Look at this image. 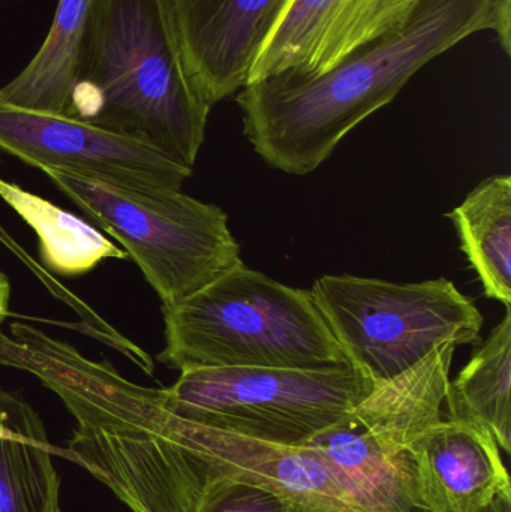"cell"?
Here are the masks:
<instances>
[{
    "instance_id": "7c38bea8",
    "label": "cell",
    "mask_w": 511,
    "mask_h": 512,
    "mask_svg": "<svg viewBox=\"0 0 511 512\" xmlns=\"http://www.w3.org/2000/svg\"><path fill=\"white\" fill-rule=\"evenodd\" d=\"M410 453L425 512H482L511 492L500 447L485 427L441 418L411 442Z\"/></svg>"
},
{
    "instance_id": "3957f363",
    "label": "cell",
    "mask_w": 511,
    "mask_h": 512,
    "mask_svg": "<svg viewBox=\"0 0 511 512\" xmlns=\"http://www.w3.org/2000/svg\"><path fill=\"white\" fill-rule=\"evenodd\" d=\"M170 369L350 366L311 289L284 285L243 262L213 282L162 307Z\"/></svg>"
},
{
    "instance_id": "9a60e30c",
    "label": "cell",
    "mask_w": 511,
    "mask_h": 512,
    "mask_svg": "<svg viewBox=\"0 0 511 512\" xmlns=\"http://www.w3.org/2000/svg\"><path fill=\"white\" fill-rule=\"evenodd\" d=\"M485 295L511 306V177L492 176L447 215Z\"/></svg>"
},
{
    "instance_id": "52a82bcc",
    "label": "cell",
    "mask_w": 511,
    "mask_h": 512,
    "mask_svg": "<svg viewBox=\"0 0 511 512\" xmlns=\"http://www.w3.org/2000/svg\"><path fill=\"white\" fill-rule=\"evenodd\" d=\"M377 387L354 367H198L162 388L177 417L281 447H305Z\"/></svg>"
},
{
    "instance_id": "44dd1931",
    "label": "cell",
    "mask_w": 511,
    "mask_h": 512,
    "mask_svg": "<svg viewBox=\"0 0 511 512\" xmlns=\"http://www.w3.org/2000/svg\"><path fill=\"white\" fill-rule=\"evenodd\" d=\"M0 240H2V242L5 243V245L11 249V251H14L15 254L20 251V246H17V243H15L14 240L9 239V237L6 236L5 231L2 230V227H0Z\"/></svg>"
},
{
    "instance_id": "8fae6325",
    "label": "cell",
    "mask_w": 511,
    "mask_h": 512,
    "mask_svg": "<svg viewBox=\"0 0 511 512\" xmlns=\"http://www.w3.org/2000/svg\"><path fill=\"white\" fill-rule=\"evenodd\" d=\"M189 78L213 107L248 86L291 0H167Z\"/></svg>"
},
{
    "instance_id": "277c9868",
    "label": "cell",
    "mask_w": 511,
    "mask_h": 512,
    "mask_svg": "<svg viewBox=\"0 0 511 512\" xmlns=\"http://www.w3.org/2000/svg\"><path fill=\"white\" fill-rule=\"evenodd\" d=\"M93 224L122 245L162 307L173 306L242 262L221 207L180 189H137L47 170Z\"/></svg>"
},
{
    "instance_id": "5bb4252c",
    "label": "cell",
    "mask_w": 511,
    "mask_h": 512,
    "mask_svg": "<svg viewBox=\"0 0 511 512\" xmlns=\"http://www.w3.org/2000/svg\"><path fill=\"white\" fill-rule=\"evenodd\" d=\"M93 0H59L50 32L29 65L0 96L29 110L68 116L80 74Z\"/></svg>"
},
{
    "instance_id": "ffe728a7",
    "label": "cell",
    "mask_w": 511,
    "mask_h": 512,
    "mask_svg": "<svg viewBox=\"0 0 511 512\" xmlns=\"http://www.w3.org/2000/svg\"><path fill=\"white\" fill-rule=\"evenodd\" d=\"M482 512H511V492L498 495Z\"/></svg>"
},
{
    "instance_id": "ac0fdd59",
    "label": "cell",
    "mask_w": 511,
    "mask_h": 512,
    "mask_svg": "<svg viewBox=\"0 0 511 512\" xmlns=\"http://www.w3.org/2000/svg\"><path fill=\"white\" fill-rule=\"evenodd\" d=\"M195 512H311L278 493L230 478L207 481Z\"/></svg>"
},
{
    "instance_id": "d6986e66",
    "label": "cell",
    "mask_w": 511,
    "mask_h": 512,
    "mask_svg": "<svg viewBox=\"0 0 511 512\" xmlns=\"http://www.w3.org/2000/svg\"><path fill=\"white\" fill-rule=\"evenodd\" d=\"M9 297H11V285L6 274L0 270V325L9 313Z\"/></svg>"
},
{
    "instance_id": "9c48e42d",
    "label": "cell",
    "mask_w": 511,
    "mask_h": 512,
    "mask_svg": "<svg viewBox=\"0 0 511 512\" xmlns=\"http://www.w3.org/2000/svg\"><path fill=\"white\" fill-rule=\"evenodd\" d=\"M0 152L41 171L137 189H180L191 168L146 141L86 120L29 110L0 96Z\"/></svg>"
},
{
    "instance_id": "ba28073f",
    "label": "cell",
    "mask_w": 511,
    "mask_h": 512,
    "mask_svg": "<svg viewBox=\"0 0 511 512\" xmlns=\"http://www.w3.org/2000/svg\"><path fill=\"white\" fill-rule=\"evenodd\" d=\"M192 463L209 480L252 484L311 512H366L308 447H281L183 420L161 393L138 426L129 468L141 478H167Z\"/></svg>"
},
{
    "instance_id": "7a4b0ae2",
    "label": "cell",
    "mask_w": 511,
    "mask_h": 512,
    "mask_svg": "<svg viewBox=\"0 0 511 512\" xmlns=\"http://www.w3.org/2000/svg\"><path fill=\"white\" fill-rule=\"evenodd\" d=\"M210 110L167 0H93L69 117L146 141L192 170Z\"/></svg>"
},
{
    "instance_id": "4fadbf2b",
    "label": "cell",
    "mask_w": 511,
    "mask_h": 512,
    "mask_svg": "<svg viewBox=\"0 0 511 512\" xmlns=\"http://www.w3.org/2000/svg\"><path fill=\"white\" fill-rule=\"evenodd\" d=\"M44 423L0 387V512H60V480Z\"/></svg>"
},
{
    "instance_id": "5b68a950",
    "label": "cell",
    "mask_w": 511,
    "mask_h": 512,
    "mask_svg": "<svg viewBox=\"0 0 511 512\" xmlns=\"http://www.w3.org/2000/svg\"><path fill=\"white\" fill-rule=\"evenodd\" d=\"M311 292L348 364L375 385L398 378L443 343L482 342V313L444 277L396 283L326 274Z\"/></svg>"
},
{
    "instance_id": "30bf717a",
    "label": "cell",
    "mask_w": 511,
    "mask_h": 512,
    "mask_svg": "<svg viewBox=\"0 0 511 512\" xmlns=\"http://www.w3.org/2000/svg\"><path fill=\"white\" fill-rule=\"evenodd\" d=\"M419 0H291L264 42L249 83L317 77L407 23Z\"/></svg>"
},
{
    "instance_id": "2e32d148",
    "label": "cell",
    "mask_w": 511,
    "mask_h": 512,
    "mask_svg": "<svg viewBox=\"0 0 511 512\" xmlns=\"http://www.w3.org/2000/svg\"><path fill=\"white\" fill-rule=\"evenodd\" d=\"M449 418L485 427L500 450L511 448V306L503 321L480 342L467 366L449 382Z\"/></svg>"
},
{
    "instance_id": "e0dca14e",
    "label": "cell",
    "mask_w": 511,
    "mask_h": 512,
    "mask_svg": "<svg viewBox=\"0 0 511 512\" xmlns=\"http://www.w3.org/2000/svg\"><path fill=\"white\" fill-rule=\"evenodd\" d=\"M0 198L35 231L42 264L51 273L78 276L105 259L128 258L83 219L15 183L0 179Z\"/></svg>"
},
{
    "instance_id": "6da1fadb",
    "label": "cell",
    "mask_w": 511,
    "mask_h": 512,
    "mask_svg": "<svg viewBox=\"0 0 511 512\" xmlns=\"http://www.w3.org/2000/svg\"><path fill=\"white\" fill-rule=\"evenodd\" d=\"M491 30L511 54V0H419L407 23L317 77L276 75L236 96L243 134L269 167L314 173L357 125L386 107L423 66Z\"/></svg>"
},
{
    "instance_id": "8992f818",
    "label": "cell",
    "mask_w": 511,
    "mask_h": 512,
    "mask_svg": "<svg viewBox=\"0 0 511 512\" xmlns=\"http://www.w3.org/2000/svg\"><path fill=\"white\" fill-rule=\"evenodd\" d=\"M455 351L437 346L305 445L366 512H425L410 447L443 418Z\"/></svg>"
}]
</instances>
